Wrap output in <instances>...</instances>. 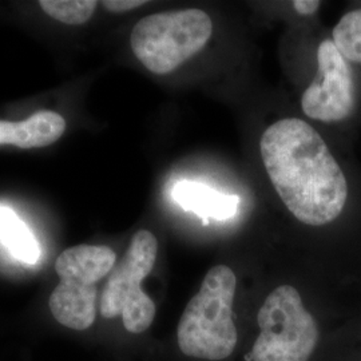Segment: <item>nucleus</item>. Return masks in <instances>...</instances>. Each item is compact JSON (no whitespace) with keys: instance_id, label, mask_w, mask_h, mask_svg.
<instances>
[{"instance_id":"obj_1","label":"nucleus","mask_w":361,"mask_h":361,"mask_svg":"<svg viewBox=\"0 0 361 361\" xmlns=\"http://www.w3.org/2000/svg\"><path fill=\"white\" fill-rule=\"evenodd\" d=\"M271 185L302 224L335 221L348 198V183L322 135L310 123L288 118L273 123L259 141Z\"/></svg>"},{"instance_id":"obj_2","label":"nucleus","mask_w":361,"mask_h":361,"mask_svg":"<svg viewBox=\"0 0 361 361\" xmlns=\"http://www.w3.org/2000/svg\"><path fill=\"white\" fill-rule=\"evenodd\" d=\"M237 288L234 271L226 265L207 271L198 293L182 313L177 338L186 356L217 361L229 357L237 345L233 301Z\"/></svg>"},{"instance_id":"obj_3","label":"nucleus","mask_w":361,"mask_h":361,"mask_svg":"<svg viewBox=\"0 0 361 361\" xmlns=\"http://www.w3.org/2000/svg\"><path fill=\"white\" fill-rule=\"evenodd\" d=\"M213 22L197 8L153 13L141 19L131 31L134 55L149 71L165 75L207 46Z\"/></svg>"},{"instance_id":"obj_4","label":"nucleus","mask_w":361,"mask_h":361,"mask_svg":"<svg viewBox=\"0 0 361 361\" xmlns=\"http://www.w3.org/2000/svg\"><path fill=\"white\" fill-rule=\"evenodd\" d=\"M261 332L249 361H308L319 341V326L292 285L277 286L258 310Z\"/></svg>"},{"instance_id":"obj_5","label":"nucleus","mask_w":361,"mask_h":361,"mask_svg":"<svg viewBox=\"0 0 361 361\" xmlns=\"http://www.w3.org/2000/svg\"><path fill=\"white\" fill-rule=\"evenodd\" d=\"M158 255V241L149 231L133 235L129 249L110 271L101 298V314L104 319L122 316L130 334L140 335L154 322V301L141 288L152 273Z\"/></svg>"},{"instance_id":"obj_6","label":"nucleus","mask_w":361,"mask_h":361,"mask_svg":"<svg viewBox=\"0 0 361 361\" xmlns=\"http://www.w3.org/2000/svg\"><path fill=\"white\" fill-rule=\"evenodd\" d=\"M319 70L304 92L301 107L305 116L323 122H338L355 109V82L348 61L340 54L332 39L317 50Z\"/></svg>"},{"instance_id":"obj_7","label":"nucleus","mask_w":361,"mask_h":361,"mask_svg":"<svg viewBox=\"0 0 361 361\" xmlns=\"http://www.w3.org/2000/svg\"><path fill=\"white\" fill-rule=\"evenodd\" d=\"M59 277L49 301L54 319L75 331L89 329L97 316V283L80 274Z\"/></svg>"},{"instance_id":"obj_8","label":"nucleus","mask_w":361,"mask_h":361,"mask_svg":"<svg viewBox=\"0 0 361 361\" xmlns=\"http://www.w3.org/2000/svg\"><path fill=\"white\" fill-rule=\"evenodd\" d=\"M65 118L55 111H38L20 122L0 121V145L38 149L56 142L65 133Z\"/></svg>"},{"instance_id":"obj_9","label":"nucleus","mask_w":361,"mask_h":361,"mask_svg":"<svg viewBox=\"0 0 361 361\" xmlns=\"http://www.w3.org/2000/svg\"><path fill=\"white\" fill-rule=\"evenodd\" d=\"M174 201L188 212H194L202 219H226L233 217L240 200L235 195L219 193L207 185L180 180L173 189Z\"/></svg>"},{"instance_id":"obj_10","label":"nucleus","mask_w":361,"mask_h":361,"mask_svg":"<svg viewBox=\"0 0 361 361\" xmlns=\"http://www.w3.org/2000/svg\"><path fill=\"white\" fill-rule=\"evenodd\" d=\"M116 252L104 245L73 246L66 249L55 261V271L61 274H82L95 283L102 280L116 267Z\"/></svg>"},{"instance_id":"obj_11","label":"nucleus","mask_w":361,"mask_h":361,"mask_svg":"<svg viewBox=\"0 0 361 361\" xmlns=\"http://www.w3.org/2000/svg\"><path fill=\"white\" fill-rule=\"evenodd\" d=\"M0 240L13 257L26 264H35L40 258V246L35 235L11 207L3 205H0Z\"/></svg>"},{"instance_id":"obj_12","label":"nucleus","mask_w":361,"mask_h":361,"mask_svg":"<svg viewBox=\"0 0 361 361\" xmlns=\"http://www.w3.org/2000/svg\"><path fill=\"white\" fill-rule=\"evenodd\" d=\"M334 43L350 62L361 65V8L345 13L334 28Z\"/></svg>"},{"instance_id":"obj_13","label":"nucleus","mask_w":361,"mask_h":361,"mask_svg":"<svg viewBox=\"0 0 361 361\" xmlns=\"http://www.w3.org/2000/svg\"><path fill=\"white\" fill-rule=\"evenodd\" d=\"M97 4L94 0H42L39 3L47 15L70 26L89 22Z\"/></svg>"},{"instance_id":"obj_14","label":"nucleus","mask_w":361,"mask_h":361,"mask_svg":"<svg viewBox=\"0 0 361 361\" xmlns=\"http://www.w3.org/2000/svg\"><path fill=\"white\" fill-rule=\"evenodd\" d=\"M147 1L145 0H104V8L111 13H126L130 10H135L138 7H142Z\"/></svg>"},{"instance_id":"obj_15","label":"nucleus","mask_w":361,"mask_h":361,"mask_svg":"<svg viewBox=\"0 0 361 361\" xmlns=\"http://www.w3.org/2000/svg\"><path fill=\"white\" fill-rule=\"evenodd\" d=\"M292 4L297 13L305 15V16L313 15L322 6V3L319 0H295Z\"/></svg>"}]
</instances>
